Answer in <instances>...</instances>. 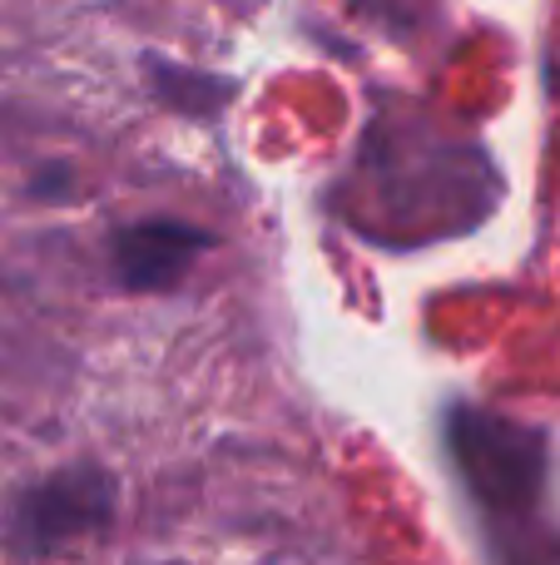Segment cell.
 <instances>
[{
  "mask_svg": "<svg viewBox=\"0 0 560 565\" xmlns=\"http://www.w3.org/2000/svg\"><path fill=\"white\" fill-rule=\"evenodd\" d=\"M204 248H208V238L198 234V228H189V224H174V218H149V224H134V228H125V234L115 238L119 282L134 288V292L174 288Z\"/></svg>",
  "mask_w": 560,
  "mask_h": 565,
  "instance_id": "obj_2",
  "label": "cell"
},
{
  "mask_svg": "<svg viewBox=\"0 0 560 565\" xmlns=\"http://www.w3.org/2000/svg\"><path fill=\"white\" fill-rule=\"evenodd\" d=\"M115 511V481L95 467H69L45 477L15 501L6 521V546L15 556H55L60 546L99 531Z\"/></svg>",
  "mask_w": 560,
  "mask_h": 565,
  "instance_id": "obj_1",
  "label": "cell"
}]
</instances>
